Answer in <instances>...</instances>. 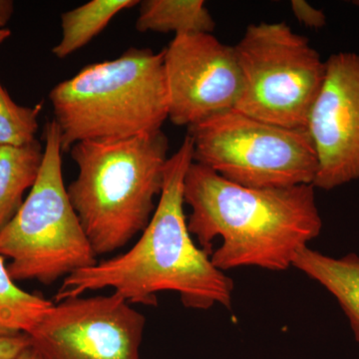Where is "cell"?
Wrapping results in <instances>:
<instances>
[{"label": "cell", "instance_id": "cell-1", "mask_svg": "<svg viewBox=\"0 0 359 359\" xmlns=\"http://www.w3.org/2000/svg\"><path fill=\"white\" fill-rule=\"evenodd\" d=\"M189 136L165 167L160 199L136 244L124 254L66 276L56 302L112 289L129 304L157 306L158 292H174L187 309H230L233 280L194 243L184 212V182L194 162Z\"/></svg>", "mask_w": 359, "mask_h": 359}, {"label": "cell", "instance_id": "cell-2", "mask_svg": "<svg viewBox=\"0 0 359 359\" xmlns=\"http://www.w3.org/2000/svg\"><path fill=\"white\" fill-rule=\"evenodd\" d=\"M314 189L247 188L193 162L184 182L189 231L222 271H287L323 230Z\"/></svg>", "mask_w": 359, "mask_h": 359}, {"label": "cell", "instance_id": "cell-3", "mask_svg": "<svg viewBox=\"0 0 359 359\" xmlns=\"http://www.w3.org/2000/svg\"><path fill=\"white\" fill-rule=\"evenodd\" d=\"M168 151L162 130L71 147L78 173L68 197L97 256L121 249L145 230L162 191Z\"/></svg>", "mask_w": 359, "mask_h": 359}, {"label": "cell", "instance_id": "cell-4", "mask_svg": "<svg viewBox=\"0 0 359 359\" xmlns=\"http://www.w3.org/2000/svg\"><path fill=\"white\" fill-rule=\"evenodd\" d=\"M63 152L83 141H114L162 130L168 119L164 53L131 47L85 66L52 88Z\"/></svg>", "mask_w": 359, "mask_h": 359}, {"label": "cell", "instance_id": "cell-5", "mask_svg": "<svg viewBox=\"0 0 359 359\" xmlns=\"http://www.w3.org/2000/svg\"><path fill=\"white\" fill-rule=\"evenodd\" d=\"M39 178L13 219L0 231V256L15 282L50 285L98 263L68 197L62 174L60 131L54 120L44 127Z\"/></svg>", "mask_w": 359, "mask_h": 359}, {"label": "cell", "instance_id": "cell-6", "mask_svg": "<svg viewBox=\"0 0 359 359\" xmlns=\"http://www.w3.org/2000/svg\"><path fill=\"white\" fill-rule=\"evenodd\" d=\"M187 136L194 162L247 188L313 185L318 173L306 129L276 126L233 109L189 127Z\"/></svg>", "mask_w": 359, "mask_h": 359}, {"label": "cell", "instance_id": "cell-7", "mask_svg": "<svg viewBox=\"0 0 359 359\" xmlns=\"http://www.w3.org/2000/svg\"><path fill=\"white\" fill-rule=\"evenodd\" d=\"M242 73L236 110L261 121L306 129L320 93L325 61L309 40L283 22L248 26L235 45Z\"/></svg>", "mask_w": 359, "mask_h": 359}, {"label": "cell", "instance_id": "cell-8", "mask_svg": "<svg viewBox=\"0 0 359 359\" xmlns=\"http://www.w3.org/2000/svg\"><path fill=\"white\" fill-rule=\"evenodd\" d=\"M145 323L113 292L53 304L28 335L43 359H140Z\"/></svg>", "mask_w": 359, "mask_h": 359}, {"label": "cell", "instance_id": "cell-9", "mask_svg": "<svg viewBox=\"0 0 359 359\" xmlns=\"http://www.w3.org/2000/svg\"><path fill=\"white\" fill-rule=\"evenodd\" d=\"M164 53L168 119L191 127L236 109L243 79L235 47L212 33L178 35Z\"/></svg>", "mask_w": 359, "mask_h": 359}, {"label": "cell", "instance_id": "cell-10", "mask_svg": "<svg viewBox=\"0 0 359 359\" xmlns=\"http://www.w3.org/2000/svg\"><path fill=\"white\" fill-rule=\"evenodd\" d=\"M306 130L318 159L314 188L334 190L359 179L358 53L337 52L325 60Z\"/></svg>", "mask_w": 359, "mask_h": 359}, {"label": "cell", "instance_id": "cell-11", "mask_svg": "<svg viewBox=\"0 0 359 359\" xmlns=\"http://www.w3.org/2000/svg\"><path fill=\"white\" fill-rule=\"evenodd\" d=\"M292 266L334 295L359 342L358 255L351 252L337 259L306 247L297 255Z\"/></svg>", "mask_w": 359, "mask_h": 359}, {"label": "cell", "instance_id": "cell-12", "mask_svg": "<svg viewBox=\"0 0 359 359\" xmlns=\"http://www.w3.org/2000/svg\"><path fill=\"white\" fill-rule=\"evenodd\" d=\"M44 147L39 140L23 146L0 145V231L25 202L39 178Z\"/></svg>", "mask_w": 359, "mask_h": 359}, {"label": "cell", "instance_id": "cell-13", "mask_svg": "<svg viewBox=\"0 0 359 359\" xmlns=\"http://www.w3.org/2000/svg\"><path fill=\"white\" fill-rule=\"evenodd\" d=\"M136 29L178 35L212 33L216 27L202 0H144L139 2Z\"/></svg>", "mask_w": 359, "mask_h": 359}, {"label": "cell", "instance_id": "cell-14", "mask_svg": "<svg viewBox=\"0 0 359 359\" xmlns=\"http://www.w3.org/2000/svg\"><path fill=\"white\" fill-rule=\"evenodd\" d=\"M138 0H91L61 14V39L52 49L58 59H65L83 48L107 27L125 9L138 6Z\"/></svg>", "mask_w": 359, "mask_h": 359}, {"label": "cell", "instance_id": "cell-15", "mask_svg": "<svg viewBox=\"0 0 359 359\" xmlns=\"http://www.w3.org/2000/svg\"><path fill=\"white\" fill-rule=\"evenodd\" d=\"M52 306L41 295L21 290L0 256V337L29 334Z\"/></svg>", "mask_w": 359, "mask_h": 359}, {"label": "cell", "instance_id": "cell-16", "mask_svg": "<svg viewBox=\"0 0 359 359\" xmlns=\"http://www.w3.org/2000/svg\"><path fill=\"white\" fill-rule=\"evenodd\" d=\"M41 105H20L0 81V145L23 146L36 140Z\"/></svg>", "mask_w": 359, "mask_h": 359}, {"label": "cell", "instance_id": "cell-17", "mask_svg": "<svg viewBox=\"0 0 359 359\" xmlns=\"http://www.w3.org/2000/svg\"><path fill=\"white\" fill-rule=\"evenodd\" d=\"M290 8L299 23L311 29H320L327 25V16L306 0H292Z\"/></svg>", "mask_w": 359, "mask_h": 359}, {"label": "cell", "instance_id": "cell-18", "mask_svg": "<svg viewBox=\"0 0 359 359\" xmlns=\"http://www.w3.org/2000/svg\"><path fill=\"white\" fill-rule=\"evenodd\" d=\"M32 344L28 334L0 337V359H14Z\"/></svg>", "mask_w": 359, "mask_h": 359}, {"label": "cell", "instance_id": "cell-19", "mask_svg": "<svg viewBox=\"0 0 359 359\" xmlns=\"http://www.w3.org/2000/svg\"><path fill=\"white\" fill-rule=\"evenodd\" d=\"M14 13V2L11 0H0V29H6Z\"/></svg>", "mask_w": 359, "mask_h": 359}, {"label": "cell", "instance_id": "cell-20", "mask_svg": "<svg viewBox=\"0 0 359 359\" xmlns=\"http://www.w3.org/2000/svg\"><path fill=\"white\" fill-rule=\"evenodd\" d=\"M14 359H43L41 355L34 348H33L32 344L25 348L22 353L18 354Z\"/></svg>", "mask_w": 359, "mask_h": 359}, {"label": "cell", "instance_id": "cell-21", "mask_svg": "<svg viewBox=\"0 0 359 359\" xmlns=\"http://www.w3.org/2000/svg\"><path fill=\"white\" fill-rule=\"evenodd\" d=\"M11 32L9 29H0V45L11 37Z\"/></svg>", "mask_w": 359, "mask_h": 359}]
</instances>
